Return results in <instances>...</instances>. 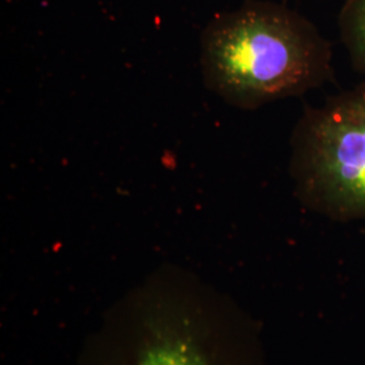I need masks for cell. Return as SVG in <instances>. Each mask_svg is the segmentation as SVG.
Here are the masks:
<instances>
[{
  "label": "cell",
  "mask_w": 365,
  "mask_h": 365,
  "mask_svg": "<svg viewBox=\"0 0 365 365\" xmlns=\"http://www.w3.org/2000/svg\"><path fill=\"white\" fill-rule=\"evenodd\" d=\"M339 31L353 68L365 78V0H344Z\"/></svg>",
  "instance_id": "277c9868"
},
{
  "label": "cell",
  "mask_w": 365,
  "mask_h": 365,
  "mask_svg": "<svg viewBox=\"0 0 365 365\" xmlns=\"http://www.w3.org/2000/svg\"><path fill=\"white\" fill-rule=\"evenodd\" d=\"M200 48L207 87L244 110L300 96L334 78L330 41L304 15L276 1L247 0L215 15Z\"/></svg>",
  "instance_id": "6da1fadb"
},
{
  "label": "cell",
  "mask_w": 365,
  "mask_h": 365,
  "mask_svg": "<svg viewBox=\"0 0 365 365\" xmlns=\"http://www.w3.org/2000/svg\"><path fill=\"white\" fill-rule=\"evenodd\" d=\"M300 197L341 218H365V81L307 107L291 137Z\"/></svg>",
  "instance_id": "7a4b0ae2"
},
{
  "label": "cell",
  "mask_w": 365,
  "mask_h": 365,
  "mask_svg": "<svg viewBox=\"0 0 365 365\" xmlns=\"http://www.w3.org/2000/svg\"><path fill=\"white\" fill-rule=\"evenodd\" d=\"M192 333L178 322H160L145 339L133 365H212Z\"/></svg>",
  "instance_id": "3957f363"
}]
</instances>
